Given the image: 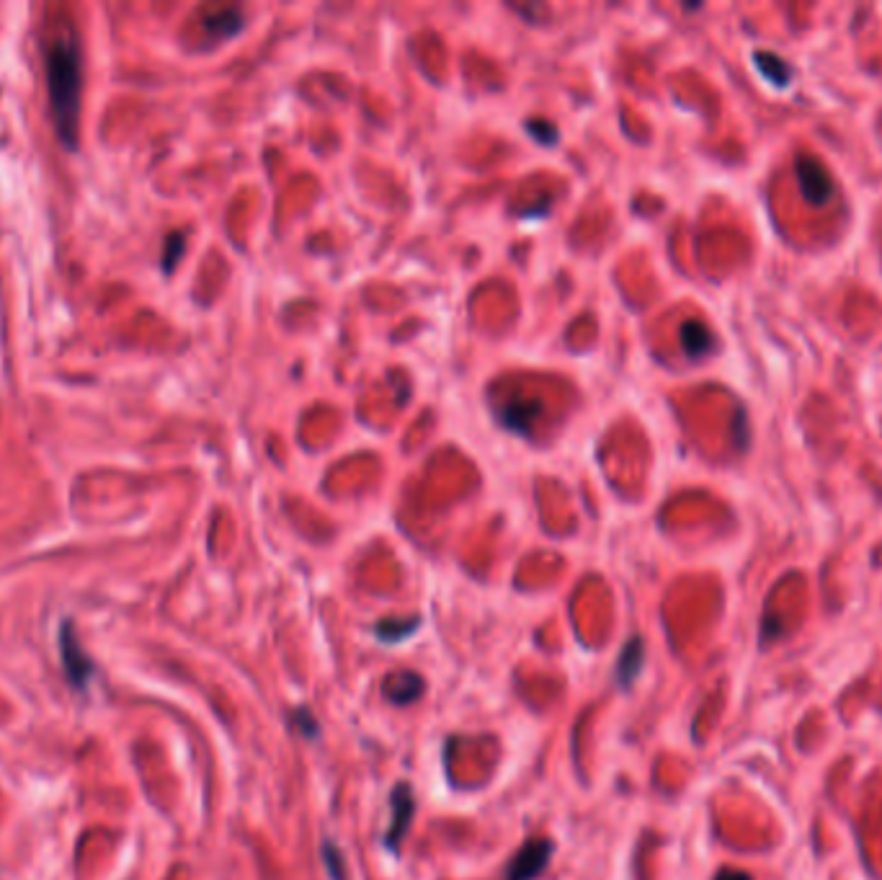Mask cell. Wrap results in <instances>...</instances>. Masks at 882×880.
Segmentation results:
<instances>
[{
	"label": "cell",
	"instance_id": "6da1fadb",
	"mask_svg": "<svg viewBox=\"0 0 882 880\" xmlns=\"http://www.w3.org/2000/svg\"><path fill=\"white\" fill-rule=\"evenodd\" d=\"M47 93L55 129L65 150H78L81 142L83 99V49L72 34H60L45 47Z\"/></svg>",
	"mask_w": 882,
	"mask_h": 880
},
{
	"label": "cell",
	"instance_id": "7a4b0ae2",
	"mask_svg": "<svg viewBox=\"0 0 882 880\" xmlns=\"http://www.w3.org/2000/svg\"><path fill=\"white\" fill-rule=\"evenodd\" d=\"M794 176H798L800 192L808 205L823 207L834 197V182H831L828 171L811 155L794 158Z\"/></svg>",
	"mask_w": 882,
	"mask_h": 880
},
{
	"label": "cell",
	"instance_id": "3957f363",
	"mask_svg": "<svg viewBox=\"0 0 882 880\" xmlns=\"http://www.w3.org/2000/svg\"><path fill=\"white\" fill-rule=\"evenodd\" d=\"M60 659L65 676H68L72 687L85 690V684H89V680L93 676V661L85 656L81 640L76 638V630H72L70 620H65L60 630Z\"/></svg>",
	"mask_w": 882,
	"mask_h": 880
},
{
	"label": "cell",
	"instance_id": "277c9868",
	"mask_svg": "<svg viewBox=\"0 0 882 880\" xmlns=\"http://www.w3.org/2000/svg\"><path fill=\"white\" fill-rule=\"evenodd\" d=\"M553 842L539 836V840L526 842L517 855L511 857L509 868L503 872V880H537L542 876V870L549 865V857H553Z\"/></svg>",
	"mask_w": 882,
	"mask_h": 880
},
{
	"label": "cell",
	"instance_id": "5b68a950",
	"mask_svg": "<svg viewBox=\"0 0 882 880\" xmlns=\"http://www.w3.org/2000/svg\"><path fill=\"white\" fill-rule=\"evenodd\" d=\"M414 813H416L414 792H410L408 785H397V788L393 790V826L387 829V836H385V844L390 849H397L403 844V840H406L410 821H414Z\"/></svg>",
	"mask_w": 882,
	"mask_h": 880
},
{
	"label": "cell",
	"instance_id": "8992f818",
	"mask_svg": "<svg viewBox=\"0 0 882 880\" xmlns=\"http://www.w3.org/2000/svg\"><path fill=\"white\" fill-rule=\"evenodd\" d=\"M423 680L416 672H397L393 676H387L385 682V695L390 703L395 705H410L414 699L421 697Z\"/></svg>",
	"mask_w": 882,
	"mask_h": 880
},
{
	"label": "cell",
	"instance_id": "52a82bcc",
	"mask_svg": "<svg viewBox=\"0 0 882 880\" xmlns=\"http://www.w3.org/2000/svg\"><path fill=\"white\" fill-rule=\"evenodd\" d=\"M756 68L762 70V76L766 81H771L775 85H787L792 81V68L787 65L782 57L771 55V53H756Z\"/></svg>",
	"mask_w": 882,
	"mask_h": 880
},
{
	"label": "cell",
	"instance_id": "ba28073f",
	"mask_svg": "<svg viewBox=\"0 0 882 880\" xmlns=\"http://www.w3.org/2000/svg\"><path fill=\"white\" fill-rule=\"evenodd\" d=\"M640 669H642V644H640V638H633L630 644L625 646V651H622V659L617 667L622 687H630L635 676L640 674Z\"/></svg>",
	"mask_w": 882,
	"mask_h": 880
},
{
	"label": "cell",
	"instance_id": "9c48e42d",
	"mask_svg": "<svg viewBox=\"0 0 882 880\" xmlns=\"http://www.w3.org/2000/svg\"><path fill=\"white\" fill-rule=\"evenodd\" d=\"M682 344H684V351L689 357H699V355H707L712 346V336L710 331H707L703 323H686L682 328Z\"/></svg>",
	"mask_w": 882,
	"mask_h": 880
},
{
	"label": "cell",
	"instance_id": "30bf717a",
	"mask_svg": "<svg viewBox=\"0 0 882 880\" xmlns=\"http://www.w3.org/2000/svg\"><path fill=\"white\" fill-rule=\"evenodd\" d=\"M241 13L235 9H228V11H220L214 13L212 19H207V28L214 34V37H230V34H235L237 28H241Z\"/></svg>",
	"mask_w": 882,
	"mask_h": 880
},
{
	"label": "cell",
	"instance_id": "8fae6325",
	"mask_svg": "<svg viewBox=\"0 0 882 880\" xmlns=\"http://www.w3.org/2000/svg\"><path fill=\"white\" fill-rule=\"evenodd\" d=\"M418 620H410V623H401V620H385V623L378 625V636L382 640H390V644H395V640L410 636V633L416 630Z\"/></svg>",
	"mask_w": 882,
	"mask_h": 880
},
{
	"label": "cell",
	"instance_id": "7c38bea8",
	"mask_svg": "<svg viewBox=\"0 0 882 880\" xmlns=\"http://www.w3.org/2000/svg\"><path fill=\"white\" fill-rule=\"evenodd\" d=\"M184 256V233H171L169 238H165V248H163V269L165 271H173L176 269V264H178V258Z\"/></svg>",
	"mask_w": 882,
	"mask_h": 880
},
{
	"label": "cell",
	"instance_id": "4fadbf2b",
	"mask_svg": "<svg viewBox=\"0 0 882 880\" xmlns=\"http://www.w3.org/2000/svg\"><path fill=\"white\" fill-rule=\"evenodd\" d=\"M715 880H751L746 872H739V870H722L718 872V878Z\"/></svg>",
	"mask_w": 882,
	"mask_h": 880
}]
</instances>
